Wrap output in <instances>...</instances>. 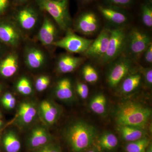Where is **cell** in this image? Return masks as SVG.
<instances>
[{
  "label": "cell",
  "instance_id": "e575fe53",
  "mask_svg": "<svg viewBox=\"0 0 152 152\" xmlns=\"http://www.w3.org/2000/svg\"><path fill=\"white\" fill-rule=\"evenodd\" d=\"M144 77L145 81L147 86H151L152 85V68H147L144 69Z\"/></svg>",
  "mask_w": 152,
  "mask_h": 152
},
{
  "label": "cell",
  "instance_id": "ee69618b",
  "mask_svg": "<svg viewBox=\"0 0 152 152\" xmlns=\"http://www.w3.org/2000/svg\"><path fill=\"white\" fill-rule=\"evenodd\" d=\"M88 152H96L94 151H89Z\"/></svg>",
  "mask_w": 152,
  "mask_h": 152
},
{
  "label": "cell",
  "instance_id": "60d3db41",
  "mask_svg": "<svg viewBox=\"0 0 152 152\" xmlns=\"http://www.w3.org/2000/svg\"><path fill=\"white\" fill-rule=\"evenodd\" d=\"M17 1L19 2H24L28 0H16Z\"/></svg>",
  "mask_w": 152,
  "mask_h": 152
},
{
  "label": "cell",
  "instance_id": "6da1fadb",
  "mask_svg": "<svg viewBox=\"0 0 152 152\" xmlns=\"http://www.w3.org/2000/svg\"><path fill=\"white\" fill-rule=\"evenodd\" d=\"M152 115L150 108L134 102H129L121 105L116 115L119 126H128L144 129Z\"/></svg>",
  "mask_w": 152,
  "mask_h": 152
},
{
  "label": "cell",
  "instance_id": "44dd1931",
  "mask_svg": "<svg viewBox=\"0 0 152 152\" xmlns=\"http://www.w3.org/2000/svg\"><path fill=\"white\" fill-rule=\"evenodd\" d=\"M37 113L35 108L28 102L21 104L19 109V116L22 121L25 124L31 122Z\"/></svg>",
  "mask_w": 152,
  "mask_h": 152
},
{
  "label": "cell",
  "instance_id": "4fadbf2b",
  "mask_svg": "<svg viewBox=\"0 0 152 152\" xmlns=\"http://www.w3.org/2000/svg\"><path fill=\"white\" fill-rule=\"evenodd\" d=\"M16 18L22 28L26 31H30L33 29L37 24L38 15L34 9L26 7L18 11Z\"/></svg>",
  "mask_w": 152,
  "mask_h": 152
},
{
  "label": "cell",
  "instance_id": "d6a6232c",
  "mask_svg": "<svg viewBox=\"0 0 152 152\" xmlns=\"http://www.w3.org/2000/svg\"><path fill=\"white\" fill-rule=\"evenodd\" d=\"M34 152H60L59 148L53 144H46Z\"/></svg>",
  "mask_w": 152,
  "mask_h": 152
},
{
  "label": "cell",
  "instance_id": "cb8c5ba5",
  "mask_svg": "<svg viewBox=\"0 0 152 152\" xmlns=\"http://www.w3.org/2000/svg\"><path fill=\"white\" fill-rule=\"evenodd\" d=\"M118 142V141L116 136L110 132L103 134L98 140L99 146L104 150L113 149L117 146Z\"/></svg>",
  "mask_w": 152,
  "mask_h": 152
},
{
  "label": "cell",
  "instance_id": "f546056e",
  "mask_svg": "<svg viewBox=\"0 0 152 152\" xmlns=\"http://www.w3.org/2000/svg\"><path fill=\"white\" fill-rule=\"evenodd\" d=\"M135 0H104L106 4L123 9L129 7L134 4Z\"/></svg>",
  "mask_w": 152,
  "mask_h": 152
},
{
  "label": "cell",
  "instance_id": "ffe728a7",
  "mask_svg": "<svg viewBox=\"0 0 152 152\" xmlns=\"http://www.w3.org/2000/svg\"><path fill=\"white\" fill-rule=\"evenodd\" d=\"M142 77L139 74H134L126 77L121 86L122 91L125 94L134 91L139 87L141 82Z\"/></svg>",
  "mask_w": 152,
  "mask_h": 152
},
{
  "label": "cell",
  "instance_id": "7c38bea8",
  "mask_svg": "<svg viewBox=\"0 0 152 152\" xmlns=\"http://www.w3.org/2000/svg\"><path fill=\"white\" fill-rule=\"evenodd\" d=\"M57 35V28L53 22L48 18H45L38 33L39 40L45 46L53 45Z\"/></svg>",
  "mask_w": 152,
  "mask_h": 152
},
{
  "label": "cell",
  "instance_id": "5b68a950",
  "mask_svg": "<svg viewBox=\"0 0 152 152\" xmlns=\"http://www.w3.org/2000/svg\"><path fill=\"white\" fill-rule=\"evenodd\" d=\"M126 37L127 34L123 28L111 30L107 48L101 60L103 64L111 62L120 56L125 50Z\"/></svg>",
  "mask_w": 152,
  "mask_h": 152
},
{
  "label": "cell",
  "instance_id": "b9f144b4",
  "mask_svg": "<svg viewBox=\"0 0 152 152\" xmlns=\"http://www.w3.org/2000/svg\"><path fill=\"white\" fill-rule=\"evenodd\" d=\"M2 124V121L0 120V126Z\"/></svg>",
  "mask_w": 152,
  "mask_h": 152
},
{
  "label": "cell",
  "instance_id": "836d02e7",
  "mask_svg": "<svg viewBox=\"0 0 152 152\" xmlns=\"http://www.w3.org/2000/svg\"><path fill=\"white\" fill-rule=\"evenodd\" d=\"M142 56H144V60L147 63L152 64V44H150L148 47L145 50Z\"/></svg>",
  "mask_w": 152,
  "mask_h": 152
},
{
  "label": "cell",
  "instance_id": "7bdbcfd3",
  "mask_svg": "<svg viewBox=\"0 0 152 152\" xmlns=\"http://www.w3.org/2000/svg\"><path fill=\"white\" fill-rule=\"evenodd\" d=\"M53 1H65V0H53Z\"/></svg>",
  "mask_w": 152,
  "mask_h": 152
},
{
  "label": "cell",
  "instance_id": "f6af8a7d",
  "mask_svg": "<svg viewBox=\"0 0 152 152\" xmlns=\"http://www.w3.org/2000/svg\"><path fill=\"white\" fill-rule=\"evenodd\" d=\"M1 87L0 86V93H1Z\"/></svg>",
  "mask_w": 152,
  "mask_h": 152
},
{
  "label": "cell",
  "instance_id": "8fae6325",
  "mask_svg": "<svg viewBox=\"0 0 152 152\" xmlns=\"http://www.w3.org/2000/svg\"><path fill=\"white\" fill-rule=\"evenodd\" d=\"M20 34L15 25L7 22L0 23V40L11 46L16 47L20 43Z\"/></svg>",
  "mask_w": 152,
  "mask_h": 152
},
{
  "label": "cell",
  "instance_id": "603a6c76",
  "mask_svg": "<svg viewBox=\"0 0 152 152\" xmlns=\"http://www.w3.org/2000/svg\"><path fill=\"white\" fill-rule=\"evenodd\" d=\"M107 99L104 95L99 94L93 98L90 103V107L94 113L99 115H103L107 108Z\"/></svg>",
  "mask_w": 152,
  "mask_h": 152
},
{
  "label": "cell",
  "instance_id": "f1b7e54d",
  "mask_svg": "<svg viewBox=\"0 0 152 152\" xmlns=\"http://www.w3.org/2000/svg\"><path fill=\"white\" fill-rule=\"evenodd\" d=\"M50 83V80L48 76H41L37 79L35 83L36 89L38 91L41 92L46 89Z\"/></svg>",
  "mask_w": 152,
  "mask_h": 152
},
{
  "label": "cell",
  "instance_id": "9c48e42d",
  "mask_svg": "<svg viewBox=\"0 0 152 152\" xmlns=\"http://www.w3.org/2000/svg\"><path fill=\"white\" fill-rule=\"evenodd\" d=\"M110 34V29L104 28L102 30L96 39L93 40L85 55L94 59L101 61L107 48Z\"/></svg>",
  "mask_w": 152,
  "mask_h": 152
},
{
  "label": "cell",
  "instance_id": "2e32d148",
  "mask_svg": "<svg viewBox=\"0 0 152 152\" xmlns=\"http://www.w3.org/2000/svg\"><path fill=\"white\" fill-rule=\"evenodd\" d=\"M83 59L70 55H64L60 57L57 66L60 72L68 73L75 70L82 62Z\"/></svg>",
  "mask_w": 152,
  "mask_h": 152
},
{
  "label": "cell",
  "instance_id": "8992f818",
  "mask_svg": "<svg viewBox=\"0 0 152 152\" xmlns=\"http://www.w3.org/2000/svg\"><path fill=\"white\" fill-rule=\"evenodd\" d=\"M93 40L82 37L69 31L64 37L55 41L53 45L70 53H85Z\"/></svg>",
  "mask_w": 152,
  "mask_h": 152
},
{
  "label": "cell",
  "instance_id": "9a60e30c",
  "mask_svg": "<svg viewBox=\"0 0 152 152\" xmlns=\"http://www.w3.org/2000/svg\"><path fill=\"white\" fill-rule=\"evenodd\" d=\"M18 68V56L15 53L11 54L0 63V74L5 77H10L16 73Z\"/></svg>",
  "mask_w": 152,
  "mask_h": 152
},
{
  "label": "cell",
  "instance_id": "30bf717a",
  "mask_svg": "<svg viewBox=\"0 0 152 152\" xmlns=\"http://www.w3.org/2000/svg\"><path fill=\"white\" fill-rule=\"evenodd\" d=\"M124 9L110 5H99L98 10L107 20L117 26H121L129 20V17Z\"/></svg>",
  "mask_w": 152,
  "mask_h": 152
},
{
  "label": "cell",
  "instance_id": "ba28073f",
  "mask_svg": "<svg viewBox=\"0 0 152 152\" xmlns=\"http://www.w3.org/2000/svg\"><path fill=\"white\" fill-rule=\"evenodd\" d=\"M119 58L111 68L108 75V82L112 87L116 86L129 73L132 68L131 58L127 55Z\"/></svg>",
  "mask_w": 152,
  "mask_h": 152
},
{
  "label": "cell",
  "instance_id": "277c9868",
  "mask_svg": "<svg viewBox=\"0 0 152 152\" xmlns=\"http://www.w3.org/2000/svg\"><path fill=\"white\" fill-rule=\"evenodd\" d=\"M152 43L150 36L138 28H134L127 34L125 50L131 58L138 60Z\"/></svg>",
  "mask_w": 152,
  "mask_h": 152
},
{
  "label": "cell",
  "instance_id": "74e56055",
  "mask_svg": "<svg viewBox=\"0 0 152 152\" xmlns=\"http://www.w3.org/2000/svg\"><path fill=\"white\" fill-rule=\"evenodd\" d=\"M13 97L14 96H13V95H12V94L9 93H6V94H5V95H4V96H3V97L2 98V104H3L6 103L7 102L10 100L11 99H12Z\"/></svg>",
  "mask_w": 152,
  "mask_h": 152
},
{
  "label": "cell",
  "instance_id": "d4e9b609",
  "mask_svg": "<svg viewBox=\"0 0 152 152\" xmlns=\"http://www.w3.org/2000/svg\"><path fill=\"white\" fill-rule=\"evenodd\" d=\"M141 18L142 23L145 26H152V6L151 1L147 0L143 3L141 7Z\"/></svg>",
  "mask_w": 152,
  "mask_h": 152
},
{
  "label": "cell",
  "instance_id": "d6986e66",
  "mask_svg": "<svg viewBox=\"0 0 152 152\" xmlns=\"http://www.w3.org/2000/svg\"><path fill=\"white\" fill-rule=\"evenodd\" d=\"M56 94L58 99L62 100H67L72 97L73 94L69 79L64 78L58 82Z\"/></svg>",
  "mask_w": 152,
  "mask_h": 152
},
{
  "label": "cell",
  "instance_id": "7a4b0ae2",
  "mask_svg": "<svg viewBox=\"0 0 152 152\" xmlns=\"http://www.w3.org/2000/svg\"><path fill=\"white\" fill-rule=\"evenodd\" d=\"M96 134V130L92 125L78 121L68 127L66 136L72 150L75 152H80L91 145Z\"/></svg>",
  "mask_w": 152,
  "mask_h": 152
},
{
  "label": "cell",
  "instance_id": "ac0fdd59",
  "mask_svg": "<svg viewBox=\"0 0 152 152\" xmlns=\"http://www.w3.org/2000/svg\"><path fill=\"white\" fill-rule=\"evenodd\" d=\"M123 138L127 142H132L145 137L143 129L128 126H119L118 128Z\"/></svg>",
  "mask_w": 152,
  "mask_h": 152
},
{
  "label": "cell",
  "instance_id": "4dcf8cb0",
  "mask_svg": "<svg viewBox=\"0 0 152 152\" xmlns=\"http://www.w3.org/2000/svg\"><path fill=\"white\" fill-rule=\"evenodd\" d=\"M40 109L43 116L46 121L50 124H53L56 122L58 115L41 105Z\"/></svg>",
  "mask_w": 152,
  "mask_h": 152
},
{
  "label": "cell",
  "instance_id": "d590c367",
  "mask_svg": "<svg viewBox=\"0 0 152 152\" xmlns=\"http://www.w3.org/2000/svg\"><path fill=\"white\" fill-rule=\"evenodd\" d=\"M9 0H0V15L3 14L9 7Z\"/></svg>",
  "mask_w": 152,
  "mask_h": 152
},
{
  "label": "cell",
  "instance_id": "e0dca14e",
  "mask_svg": "<svg viewBox=\"0 0 152 152\" xmlns=\"http://www.w3.org/2000/svg\"><path fill=\"white\" fill-rule=\"evenodd\" d=\"M50 139L48 133L45 128L38 127L34 129L29 138V144L32 148H37L47 144Z\"/></svg>",
  "mask_w": 152,
  "mask_h": 152
},
{
  "label": "cell",
  "instance_id": "3957f363",
  "mask_svg": "<svg viewBox=\"0 0 152 152\" xmlns=\"http://www.w3.org/2000/svg\"><path fill=\"white\" fill-rule=\"evenodd\" d=\"M38 7L45 11L54 20L61 29L69 30L71 19L69 10V0H36Z\"/></svg>",
  "mask_w": 152,
  "mask_h": 152
},
{
  "label": "cell",
  "instance_id": "7402d4cb",
  "mask_svg": "<svg viewBox=\"0 0 152 152\" xmlns=\"http://www.w3.org/2000/svg\"><path fill=\"white\" fill-rule=\"evenodd\" d=\"M3 144L7 152H18L21 144L15 133L12 132L7 133L3 139Z\"/></svg>",
  "mask_w": 152,
  "mask_h": 152
},
{
  "label": "cell",
  "instance_id": "4316f807",
  "mask_svg": "<svg viewBox=\"0 0 152 152\" xmlns=\"http://www.w3.org/2000/svg\"><path fill=\"white\" fill-rule=\"evenodd\" d=\"M83 75L84 79L89 83H95L99 79V75L94 68L91 65L85 66L83 69Z\"/></svg>",
  "mask_w": 152,
  "mask_h": 152
},
{
  "label": "cell",
  "instance_id": "bcb514c9",
  "mask_svg": "<svg viewBox=\"0 0 152 152\" xmlns=\"http://www.w3.org/2000/svg\"><path fill=\"white\" fill-rule=\"evenodd\" d=\"M149 1H151L152 0H149Z\"/></svg>",
  "mask_w": 152,
  "mask_h": 152
},
{
  "label": "cell",
  "instance_id": "f35d334b",
  "mask_svg": "<svg viewBox=\"0 0 152 152\" xmlns=\"http://www.w3.org/2000/svg\"><path fill=\"white\" fill-rule=\"evenodd\" d=\"M145 152H152V146L151 144L150 143L146 150Z\"/></svg>",
  "mask_w": 152,
  "mask_h": 152
},
{
  "label": "cell",
  "instance_id": "5bb4252c",
  "mask_svg": "<svg viewBox=\"0 0 152 152\" xmlns=\"http://www.w3.org/2000/svg\"><path fill=\"white\" fill-rule=\"evenodd\" d=\"M25 62L29 67L38 69L44 65L46 56L43 52L36 48H29L26 50L25 54Z\"/></svg>",
  "mask_w": 152,
  "mask_h": 152
},
{
  "label": "cell",
  "instance_id": "52a82bcc",
  "mask_svg": "<svg viewBox=\"0 0 152 152\" xmlns=\"http://www.w3.org/2000/svg\"><path fill=\"white\" fill-rule=\"evenodd\" d=\"M75 27L76 31L84 35H92L99 27V17L93 11H84L76 19Z\"/></svg>",
  "mask_w": 152,
  "mask_h": 152
},
{
  "label": "cell",
  "instance_id": "83f0119b",
  "mask_svg": "<svg viewBox=\"0 0 152 152\" xmlns=\"http://www.w3.org/2000/svg\"><path fill=\"white\" fill-rule=\"evenodd\" d=\"M16 88L18 91L22 94L29 95L32 91V88L30 81L26 77H23L19 80Z\"/></svg>",
  "mask_w": 152,
  "mask_h": 152
},
{
  "label": "cell",
  "instance_id": "1f68e13d",
  "mask_svg": "<svg viewBox=\"0 0 152 152\" xmlns=\"http://www.w3.org/2000/svg\"><path fill=\"white\" fill-rule=\"evenodd\" d=\"M77 91L82 99H87L89 94V88L86 84L79 82L77 83Z\"/></svg>",
  "mask_w": 152,
  "mask_h": 152
},
{
  "label": "cell",
  "instance_id": "8d00e7d4",
  "mask_svg": "<svg viewBox=\"0 0 152 152\" xmlns=\"http://www.w3.org/2000/svg\"><path fill=\"white\" fill-rule=\"evenodd\" d=\"M16 102V101L15 98L14 97L12 99H11L10 100L7 102L6 103L3 104V105L6 108L12 109H13L15 106Z\"/></svg>",
  "mask_w": 152,
  "mask_h": 152
},
{
  "label": "cell",
  "instance_id": "484cf974",
  "mask_svg": "<svg viewBox=\"0 0 152 152\" xmlns=\"http://www.w3.org/2000/svg\"><path fill=\"white\" fill-rule=\"evenodd\" d=\"M150 143L149 140L144 137L135 141L130 142L126 146V150L127 152H145Z\"/></svg>",
  "mask_w": 152,
  "mask_h": 152
},
{
  "label": "cell",
  "instance_id": "ab89813d",
  "mask_svg": "<svg viewBox=\"0 0 152 152\" xmlns=\"http://www.w3.org/2000/svg\"><path fill=\"white\" fill-rule=\"evenodd\" d=\"M80 1H81L83 3L87 4V3L91 2L92 1L94 0H80Z\"/></svg>",
  "mask_w": 152,
  "mask_h": 152
}]
</instances>
